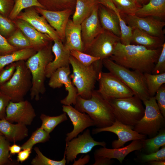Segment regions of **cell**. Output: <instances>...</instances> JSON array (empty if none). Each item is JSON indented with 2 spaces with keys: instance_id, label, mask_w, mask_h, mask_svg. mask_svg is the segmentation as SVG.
Segmentation results:
<instances>
[{
  "instance_id": "cell-25",
  "label": "cell",
  "mask_w": 165,
  "mask_h": 165,
  "mask_svg": "<svg viewBox=\"0 0 165 165\" xmlns=\"http://www.w3.org/2000/svg\"><path fill=\"white\" fill-rule=\"evenodd\" d=\"M65 47L71 51L74 50L83 52L81 24L74 23L69 19L64 31Z\"/></svg>"
},
{
  "instance_id": "cell-46",
  "label": "cell",
  "mask_w": 165,
  "mask_h": 165,
  "mask_svg": "<svg viewBox=\"0 0 165 165\" xmlns=\"http://www.w3.org/2000/svg\"><path fill=\"white\" fill-rule=\"evenodd\" d=\"M155 97L159 109L165 117V85H163L157 91Z\"/></svg>"
},
{
  "instance_id": "cell-54",
  "label": "cell",
  "mask_w": 165,
  "mask_h": 165,
  "mask_svg": "<svg viewBox=\"0 0 165 165\" xmlns=\"http://www.w3.org/2000/svg\"><path fill=\"white\" fill-rule=\"evenodd\" d=\"M152 165H165V161H153L149 162Z\"/></svg>"
},
{
  "instance_id": "cell-30",
  "label": "cell",
  "mask_w": 165,
  "mask_h": 165,
  "mask_svg": "<svg viewBox=\"0 0 165 165\" xmlns=\"http://www.w3.org/2000/svg\"><path fill=\"white\" fill-rule=\"evenodd\" d=\"M148 93L154 97L159 88L165 83V72L158 74L144 73Z\"/></svg>"
},
{
  "instance_id": "cell-22",
  "label": "cell",
  "mask_w": 165,
  "mask_h": 165,
  "mask_svg": "<svg viewBox=\"0 0 165 165\" xmlns=\"http://www.w3.org/2000/svg\"><path fill=\"white\" fill-rule=\"evenodd\" d=\"M143 148L141 140H135L128 145L119 148L113 149L106 147L100 148L96 150L94 156H100L109 159H116L122 163L125 157L130 153L136 150H139Z\"/></svg>"
},
{
  "instance_id": "cell-38",
  "label": "cell",
  "mask_w": 165,
  "mask_h": 165,
  "mask_svg": "<svg viewBox=\"0 0 165 165\" xmlns=\"http://www.w3.org/2000/svg\"><path fill=\"white\" fill-rule=\"evenodd\" d=\"M6 39L11 45L18 49L33 48L29 40L20 30L17 28Z\"/></svg>"
},
{
  "instance_id": "cell-20",
  "label": "cell",
  "mask_w": 165,
  "mask_h": 165,
  "mask_svg": "<svg viewBox=\"0 0 165 165\" xmlns=\"http://www.w3.org/2000/svg\"><path fill=\"white\" fill-rule=\"evenodd\" d=\"M12 21L29 40L32 47L37 51L53 41L49 36L39 32L25 21L17 18Z\"/></svg>"
},
{
  "instance_id": "cell-11",
  "label": "cell",
  "mask_w": 165,
  "mask_h": 165,
  "mask_svg": "<svg viewBox=\"0 0 165 165\" xmlns=\"http://www.w3.org/2000/svg\"><path fill=\"white\" fill-rule=\"evenodd\" d=\"M78 135V137L66 142L64 152L67 164L75 160L78 155L90 152L96 145L106 147V143L105 141L99 142L94 139L89 129H86L82 134Z\"/></svg>"
},
{
  "instance_id": "cell-23",
  "label": "cell",
  "mask_w": 165,
  "mask_h": 165,
  "mask_svg": "<svg viewBox=\"0 0 165 165\" xmlns=\"http://www.w3.org/2000/svg\"><path fill=\"white\" fill-rule=\"evenodd\" d=\"M98 15L102 28L120 38L121 31L116 14L112 10L99 3Z\"/></svg>"
},
{
  "instance_id": "cell-13",
  "label": "cell",
  "mask_w": 165,
  "mask_h": 165,
  "mask_svg": "<svg viewBox=\"0 0 165 165\" xmlns=\"http://www.w3.org/2000/svg\"><path fill=\"white\" fill-rule=\"evenodd\" d=\"M120 14L126 24L133 29H139L164 40L163 28L165 22L163 20L151 16L140 17L135 15Z\"/></svg>"
},
{
  "instance_id": "cell-32",
  "label": "cell",
  "mask_w": 165,
  "mask_h": 165,
  "mask_svg": "<svg viewBox=\"0 0 165 165\" xmlns=\"http://www.w3.org/2000/svg\"><path fill=\"white\" fill-rule=\"evenodd\" d=\"M141 140L142 148H144L147 152L149 154L156 152L160 147L165 146V130H161L154 137Z\"/></svg>"
},
{
  "instance_id": "cell-3",
  "label": "cell",
  "mask_w": 165,
  "mask_h": 165,
  "mask_svg": "<svg viewBox=\"0 0 165 165\" xmlns=\"http://www.w3.org/2000/svg\"><path fill=\"white\" fill-rule=\"evenodd\" d=\"M52 46L51 42L26 61V64L32 76V86L30 91L31 100L38 101L40 95L45 92V82L46 78V67L54 59Z\"/></svg>"
},
{
  "instance_id": "cell-55",
  "label": "cell",
  "mask_w": 165,
  "mask_h": 165,
  "mask_svg": "<svg viewBox=\"0 0 165 165\" xmlns=\"http://www.w3.org/2000/svg\"><path fill=\"white\" fill-rule=\"evenodd\" d=\"M139 3L142 5L148 3L150 0H138Z\"/></svg>"
},
{
  "instance_id": "cell-44",
  "label": "cell",
  "mask_w": 165,
  "mask_h": 165,
  "mask_svg": "<svg viewBox=\"0 0 165 165\" xmlns=\"http://www.w3.org/2000/svg\"><path fill=\"white\" fill-rule=\"evenodd\" d=\"M165 72V43L163 45L162 50L152 74H158Z\"/></svg>"
},
{
  "instance_id": "cell-45",
  "label": "cell",
  "mask_w": 165,
  "mask_h": 165,
  "mask_svg": "<svg viewBox=\"0 0 165 165\" xmlns=\"http://www.w3.org/2000/svg\"><path fill=\"white\" fill-rule=\"evenodd\" d=\"M141 160L144 162H149L153 161H165V146L158 151L148 154H143Z\"/></svg>"
},
{
  "instance_id": "cell-37",
  "label": "cell",
  "mask_w": 165,
  "mask_h": 165,
  "mask_svg": "<svg viewBox=\"0 0 165 165\" xmlns=\"http://www.w3.org/2000/svg\"><path fill=\"white\" fill-rule=\"evenodd\" d=\"M110 9L113 11L118 17L121 31V43L125 45L131 44L133 29L128 26L122 18L119 12L114 4L112 5Z\"/></svg>"
},
{
  "instance_id": "cell-1",
  "label": "cell",
  "mask_w": 165,
  "mask_h": 165,
  "mask_svg": "<svg viewBox=\"0 0 165 165\" xmlns=\"http://www.w3.org/2000/svg\"><path fill=\"white\" fill-rule=\"evenodd\" d=\"M162 48L151 50L141 45L133 44L125 45L119 42L116 45L112 55L109 58L128 69L143 73H151Z\"/></svg>"
},
{
  "instance_id": "cell-29",
  "label": "cell",
  "mask_w": 165,
  "mask_h": 165,
  "mask_svg": "<svg viewBox=\"0 0 165 165\" xmlns=\"http://www.w3.org/2000/svg\"><path fill=\"white\" fill-rule=\"evenodd\" d=\"M38 51L33 48L19 49L12 53L0 56V70L6 65L19 61H26Z\"/></svg>"
},
{
  "instance_id": "cell-31",
  "label": "cell",
  "mask_w": 165,
  "mask_h": 165,
  "mask_svg": "<svg viewBox=\"0 0 165 165\" xmlns=\"http://www.w3.org/2000/svg\"><path fill=\"white\" fill-rule=\"evenodd\" d=\"M43 9L50 11H58L67 9L74 11L76 0H37Z\"/></svg>"
},
{
  "instance_id": "cell-2",
  "label": "cell",
  "mask_w": 165,
  "mask_h": 165,
  "mask_svg": "<svg viewBox=\"0 0 165 165\" xmlns=\"http://www.w3.org/2000/svg\"><path fill=\"white\" fill-rule=\"evenodd\" d=\"M74 105L77 110L88 115L97 128L109 126L115 121L113 111L109 102L97 90L93 91L89 99L78 96Z\"/></svg>"
},
{
  "instance_id": "cell-34",
  "label": "cell",
  "mask_w": 165,
  "mask_h": 165,
  "mask_svg": "<svg viewBox=\"0 0 165 165\" xmlns=\"http://www.w3.org/2000/svg\"><path fill=\"white\" fill-rule=\"evenodd\" d=\"M120 14L134 15L142 5L138 0H111Z\"/></svg>"
},
{
  "instance_id": "cell-56",
  "label": "cell",
  "mask_w": 165,
  "mask_h": 165,
  "mask_svg": "<svg viewBox=\"0 0 165 165\" xmlns=\"http://www.w3.org/2000/svg\"><path fill=\"white\" fill-rule=\"evenodd\" d=\"M1 135H3L0 132V136Z\"/></svg>"
},
{
  "instance_id": "cell-39",
  "label": "cell",
  "mask_w": 165,
  "mask_h": 165,
  "mask_svg": "<svg viewBox=\"0 0 165 165\" xmlns=\"http://www.w3.org/2000/svg\"><path fill=\"white\" fill-rule=\"evenodd\" d=\"M34 150L36 153V156L32 160L31 163L32 165H65L66 160L65 153L63 158L60 161L51 160L43 155L39 148L35 147Z\"/></svg>"
},
{
  "instance_id": "cell-10",
  "label": "cell",
  "mask_w": 165,
  "mask_h": 165,
  "mask_svg": "<svg viewBox=\"0 0 165 165\" xmlns=\"http://www.w3.org/2000/svg\"><path fill=\"white\" fill-rule=\"evenodd\" d=\"M120 38L103 29L84 52L103 60L110 58Z\"/></svg>"
},
{
  "instance_id": "cell-43",
  "label": "cell",
  "mask_w": 165,
  "mask_h": 165,
  "mask_svg": "<svg viewBox=\"0 0 165 165\" xmlns=\"http://www.w3.org/2000/svg\"><path fill=\"white\" fill-rule=\"evenodd\" d=\"M16 62L8 64L0 70V86L8 82L12 77L16 70Z\"/></svg>"
},
{
  "instance_id": "cell-9",
  "label": "cell",
  "mask_w": 165,
  "mask_h": 165,
  "mask_svg": "<svg viewBox=\"0 0 165 165\" xmlns=\"http://www.w3.org/2000/svg\"><path fill=\"white\" fill-rule=\"evenodd\" d=\"M98 81L97 91L106 99L125 98L134 95L131 89L110 72H101Z\"/></svg>"
},
{
  "instance_id": "cell-7",
  "label": "cell",
  "mask_w": 165,
  "mask_h": 165,
  "mask_svg": "<svg viewBox=\"0 0 165 165\" xmlns=\"http://www.w3.org/2000/svg\"><path fill=\"white\" fill-rule=\"evenodd\" d=\"M107 99L112 107L115 119L124 124L134 127L144 115L145 108L142 101L135 95Z\"/></svg>"
},
{
  "instance_id": "cell-51",
  "label": "cell",
  "mask_w": 165,
  "mask_h": 165,
  "mask_svg": "<svg viewBox=\"0 0 165 165\" xmlns=\"http://www.w3.org/2000/svg\"><path fill=\"white\" fill-rule=\"evenodd\" d=\"M95 162L93 165H108L112 163L111 159L100 156H94Z\"/></svg>"
},
{
  "instance_id": "cell-15",
  "label": "cell",
  "mask_w": 165,
  "mask_h": 165,
  "mask_svg": "<svg viewBox=\"0 0 165 165\" xmlns=\"http://www.w3.org/2000/svg\"><path fill=\"white\" fill-rule=\"evenodd\" d=\"M36 115L32 105L28 100L17 102L10 101L6 111L5 119L13 123L30 125Z\"/></svg>"
},
{
  "instance_id": "cell-42",
  "label": "cell",
  "mask_w": 165,
  "mask_h": 165,
  "mask_svg": "<svg viewBox=\"0 0 165 165\" xmlns=\"http://www.w3.org/2000/svg\"><path fill=\"white\" fill-rule=\"evenodd\" d=\"M70 55L86 66H90L95 61L100 59L84 52L74 50L70 51Z\"/></svg>"
},
{
  "instance_id": "cell-52",
  "label": "cell",
  "mask_w": 165,
  "mask_h": 165,
  "mask_svg": "<svg viewBox=\"0 0 165 165\" xmlns=\"http://www.w3.org/2000/svg\"><path fill=\"white\" fill-rule=\"evenodd\" d=\"M90 156L88 155H86L82 158H79L77 161L74 160V162L73 165H85L90 160Z\"/></svg>"
},
{
  "instance_id": "cell-27",
  "label": "cell",
  "mask_w": 165,
  "mask_h": 165,
  "mask_svg": "<svg viewBox=\"0 0 165 165\" xmlns=\"http://www.w3.org/2000/svg\"><path fill=\"white\" fill-rule=\"evenodd\" d=\"M135 15L140 17L153 16L163 21L165 18V0H150L142 5Z\"/></svg>"
},
{
  "instance_id": "cell-36",
  "label": "cell",
  "mask_w": 165,
  "mask_h": 165,
  "mask_svg": "<svg viewBox=\"0 0 165 165\" xmlns=\"http://www.w3.org/2000/svg\"><path fill=\"white\" fill-rule=\"evenodd\" d=\"M14 1L13 8L8 17L12 20L15 19L24 9L32 7L43 9V6L37 0H14Z\"/></svg>"
},
{
  "instance_id": "cell-49",
  "label": "cell",
  "mask_w": 165,
  "mask_h": 165,
  "mask_svg": "<svg viewBox=\"0 0 165 165\" xmlns=\"http://www.w3.org/2000/svg\"><path fill=\"white\" fill-rule=\"evenodd\" d=\"M10 101L9 97L0 91V120L5 119L6 108Z\"/></svg>"
},
{
  "instance_id": "cell-57",
  "label": "cell",
  "mask_w": 165,
  "mask_h": 165,
  "mask_svg": "<svg viewBox=\"0 0 165 165\" xmlns=\"http://www.w3.org/2000/svg\"><path fill=\"white\" fill-rule=\"evenodd\" d=\"M97 0V1H99V0Z\"/></svg>"
},
{
  "instance_id": "cell-47",
  "label": "cell",
  "mask_w": 165,
  "mask_h": 165,
  "mask_svg": "<svg viewBox=\"0 0 165 165\" xmlns=\"http://www.w3.org/2000/svg\"><path fill=\"white\" fill-rule=\"evenodd\" d=\"M18 50L19 49L11 45L6 38L0 34V56L10 53Z\"/></svg>"
},
{
  "instance_id": "cell-18",
  "label": "cell",
  "mask_w": 165,
  "mask_h": 165,
  "mask_svg": "<svg viewBox=\"0 0 165 165\" xmlns=\"http://www.w3.org/2000/svg\"><path fill=\"white\" fill-rule=\"evenodd\" d=\"M62 111L68 115L73 126L72 130L66 135V142L77 137L88 127L94 126V122L88 115L80 112L71 105H63Z\"/></svg>"
},
{
  "instance_id": "cell-6",
  "label": "cell",
  "mask_w": 165,
  "mask_h": 165,
  "mask_svg": "<svg viewBox=\"0 0 165 165\" xmlns=\"http://www.w3.org/2000/svg\"><path fill=\"white\" fill-rule=\"evenodd\" d=\"M15 72L8 82L0 86V91L7 95L11 101L24 100L32 86V76L26 61H17Z\"/></svg>"
},
{
  "instance_id": "cell-12",
  "label": "cell",
  "mask_w": 165,
  "mask_h": 165,
  "mask_svg": "<svg viewBox=\"0 0 165 165\" xmlns=\"http://www.w3.org/2000/svg\"><path fill=\"white\" fill-rule=\"evenodd\" d=\"M133 126L122 123L115 119L111 125L105 127L94 129L92 130V133L93 134H95L107 131L116 134L118 139L112 142V146L113 148H116L123 147L124 145L129 141L146 138V136L135 131L133 129Z\"/></svg>"
},
{
  "instance_id": "cell-19",
  "label": "cell",
  "mask_w": 165,
  "mask_h": 165,
  "mask_svg": "<svg viewBox=\"0 0 165 165\" xmlns=\"http://www.w3.org/2000/svg\"><path fill=\"white\" fill-rule=\"evenodd\" d=\"M99 4L94 8L90 15L81 24V35L84 52L94 38L103 31L98 15Z\"/></svg>"
},
{
  "instance_id": "cell-5",
  "label": "cell",
  "mask_w": 165,
  "mask_h": 165,
  "mask_svg": "<svg viewBox=\"0 0 165 165\" xmlns=\"http://www.w3.org/2000/svg\"><path fill=\"white\" fill-rule=\"evenodd\" d=\"M104 65L109 72L131 89L134 95L143 101L150 97L148 92L144 73L137 71H130L109 58L102 60Z\"/></svg>"
},
{
  "instance_id": "cell-17",
  "label": "cell",
  "mask_w": 165,
  "mask_h": 165,
  "mask_svg": "<svg viewBox=\"0 0 165 165\" xmlns=\"http://www.w3.org/2000/svg\"><path fill=\"white\" fill-rule=\"evenodd\" d=\"M16 18L27 22L37 31L49 36L53 41L61 40L57 31L43 16L39 15L34 7L25 9L24 11H22Z\"/></svg>"
},
{
  "instance_id": "cell-24",
  "label": "cell",
  "mask_w": 165,
  "mask_h": 165,
  "mask_svg": "<svg viewBox=\"0 0 165 165\" xmlns=\"http://www.w3.org/2000/svg\"><path fill=\"white\" fill-rule=\"evenodd\" d=\"M0 132L9 141L15 142L27 137L28 130L23 124H13L4 119L0 120Z\"/></svg>"
},
{
  "instance_id": "cell-28",
  "label": "cell",
  "mask_w": 165,
  "mask_h": 165,
  "mask_svg": "<svg viewBox=\"0 0 165 165\" xmlns=\"http://www.w3.org/2000/svg\"><path fill=\"white\" fill-rule=\"evenodd\" d=\"M98 4L97 0H76L72 21L75 24H81L90 15L94 8Z\"/></svg>"
},
{
  "instance_id": "cell-33",
  "label": "cell",
  "mask_w": 165,
  "mask_h": 165,
  "mask_svg": "<svg viewBox=\"0 0 165 165\" xmlns=\"http://www.w3.org/2000/svg\"><path fill=\"white\" fill-rule=\"evenodd\" d=\"M40 118L42 122L40 127L49 134L57 126L68 119L67 114L65 112L59 116H53L42 114Z\"/></svg>"
},
{
  "instance_id": "cell-14",
  "label": "cell",
  "mask_w": 165,
  "mask_h": 165,
  "mask_svg": "<svg viewBox=\"0 0 165 165\" xmlns=\"http://www.w3.org/2000/svg\"><path fill=\"white\" fill-rule=\"evenodd\" d=\"M70 73L69 66L61 68L54 72L49 78L48 85L51 88H59L64 85L68 94L60 102L64 105H74L78 96L77 89L69 77Z\"/></svg>"
},
{
  "instance_id": "cell-16",
  "label": "cell",
  "mask_w": 165,
  "mask_h": 165,
  "mask_svg": "<svg viewBox=\"0 0 165 165\" xmlns=\"http://www.w3.org/2000/svg\"><path fill=\"white\" fill-rule=\"evenodd\" d=\"M38 13L43 16L49 24L58 33L62 42H65L64 31L70 16L74 11L67 9L58 11H52L34 7Z\"/></svg>"
},
{
  "instance_id": "cell-53",
  "label": "cell",
  "mask_w": 165,
  "mask_h": 165,
  "mask_svg": "<svg viewBox=\"0 0 165 165\" xmlns=\"http://www.w3.org/2000/svg\"><path fill=\"white\" fill-rule=\"evenodd\" d=\"M9 149L10 154L13 155L18 154L22 149L21 146L16 144L10 145Z\"/></svg>"
},
{
  "instance_id": "cell-26",
  "label": "cell",
  "mask_w": 165,
  "mask_h": 165,
  "mask_svg": "<svg viewBox=\"0 0 165 165\" xmlns=\"http://www.w3.org/2000/svg\"><path fill=\"white\" fill-rule=\"evenodd\" d=\"M164 40L137 28L133 29L131 44L143 46L154 50L162 48Z\"/></svg>"
},
{
  "instance_id": "cell-8",
  "label": "cell",
  "mask_w": 165,
  "mask_h": 165,
  "mask_svg": "<svg viewBox=\"0 0 165 165\" xmlns=\"http://www.w3.org/2000/svg\"><path fill=\"white\" fill-rule=\"evenodd\" d=\"M143 102L145 106L144 115L133 129L151 138L156 135L164 127L165 117L159 109L155 96Z\"/></svg>"
},
{
  "instance_id": "cell-4",
  "label": "cell",
  "mask_w": 165,
  "mask_h": 165,
  "mask_svg": "<svg viewBox=\"0 0 165 165\" xmlns=\"http://www.w3.org/2000/svg\"><path fill=\"white\" fill-rule=\"evenodd\" d=\"M70 62L73 70L70 77L73 85L77 89V95L85 99H90L99 74L102 71V60L99 59L86 66L71 55Z\"/></svg>"
},
{
  "instance_id": "cell-21",
  "label": "cell",
  "mask_w": 165,
  "mask_h": 165,
  "mask_svg": "<svg viewBox=\"0 0 165 165\" xmlns=\"http://www.w3.org/2000/svg\"><path fill=\"white\" fill-rule=\"evenodd\" d=\"M53 41L52 50L55 57L46 67V77L49 78L57 69L69 66L70 65V51L65 47L61 40H55Z\"/></svg>"
},
{
  "instance_id": "cell-41",
  "label": "cell",
  "mask_w": 165,
  "mask_h": 165,
  "mask_svg": "<svg viewBox=\"0 0 165 165\" xmlns=\"http://www.w3.org/2000/svg\"><path fill=\"white\" fill-rule=\"evenodd\" d=\"M17 28L12 20L0 14V34L2 36L7 38Z\"/></svg>"
},
{
  "instance_id": "cell-50",
  "label": "cell",
  "mask_w": 165,
  "mask_h": 165,
  "mask_svg": "<svg viewBox=\"0 0 165 165\" xmlns=\"http://www.w3.org/2000/svg\"><path fill=\"white\" fill-rule=\"evenodd\" d=\"M18 153L17 161L22 163L28 159L31 152V150L26 148L23 149Z\"/></svg>"
},
{
  "instance_id": "cell-35",
  "label": "cell",
  "mask_w": 165,
  "mask_h": 165,
  "mask_svg": "<svg viewBox=\"0 0 165 165\" xmlns=\"http://www.w3.org/2000/svg\"><path fill=\"white\" fill-rule=\"evenodd\" d=\"M50 138V134L40 127L34 131L29 138L22 145V149L28 148L32 150L35 144L46 142Z\"/></svg>"
},
{
  "instance_id": "cell-40",
  "label": "cell",
  "mask_w": 165,
  "mask_h": 165,
  "mask_svg": "<svg viewBox=\"0 0 165 165\" xmlns=\"http://www.w3.org/2000/svg\"><path fill=\"white\" fill-rule=\"evenodd\" d=\"M9 141L3 135L0 136V165L11 164L9 148Z\"/></svg>"
},
{
  "instance_id": "cell-48",
  "label": "cell",
  "mask_w": 165,
  "mask_h": 165,
  "mask_svg": "<svg viewBox=\"0 0 165 165\" xmlns=\"http://www.w3.org/2000/svg\"><path fill=\"white\" fill-rule=\"evenodd\" d=\"M14 4V0H0V14L8 18Z\"/></svg>"
}]
</instances>
